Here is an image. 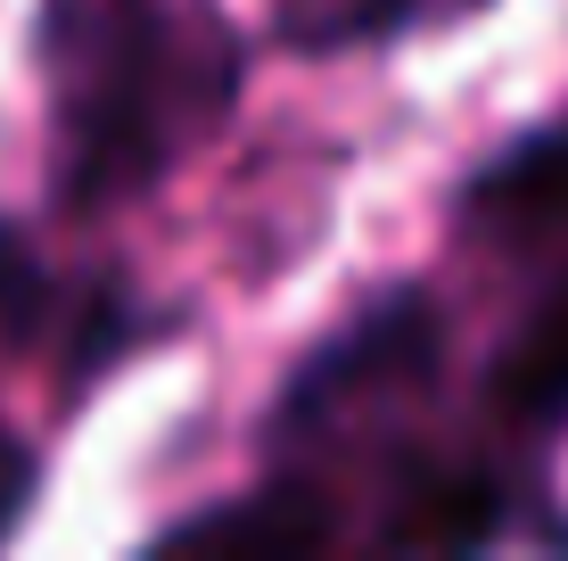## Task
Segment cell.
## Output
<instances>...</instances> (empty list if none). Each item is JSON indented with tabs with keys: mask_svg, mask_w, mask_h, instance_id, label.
Wrapping results in <instances>:
<instances>
[{
	"mask_svg": "<svg viewBox=\"0 0 568 561\" xmlns=\"http://www.w3.org/2000/svg\"><path fill=\"white\" fill-rule=\"evenodd\" d=\"M247 83V33L223 0H33L42 166L67 216L165 190Z\"/></svg>",
	"mask_w": 568,
	"mask_h": 561,
	"instance_id": "6da1fadb",
	"label": "cell"
},
{
	"mask_svg": "<svg viewBox=\"0 0 568 561\" xmlns=\"http://www.w3.org/2000/svg\"><path fill=\"white\" fill-rule=\"evenodd\" d=\"M478 9H495V0H264V26L272 42L305 58H346V50H387V42L469 26Z\"/></svg>",
	"mask_w": 568,
	"mask_h": 561,
	"instance_id": "7a4b0ae2",
	"label": "cell"
},
{
	"mask_svg": "<svg viewBox=\"0 0 568 561\" xmlns=\"http://www.w3.org/2000/svg\"><path fill=\"white\" fill-rule=\"evenodd\" d=\"M495 207L511 231H544V240L568 231V124L544 132L527 158H511V173L495 182Z\"/></svg>",
	"mask_w": 568,
	"mask_h": 561,
	"instance_id": "3957f363",
	"label": "cell"
},
{
	"mask_svg": "<svg viewBox=\"0 0 568 561\" xmlns=\"http://www.w3.org/2000/svg\"><path fill=\"white\" fill-rule=\"evenodd\" d=\"M26 495H33V454L9 438V421H0V529H9L17 512H26Z\"/></svg>",
	"mask_w": 568,
	"mask_h": 561,
	"instance_id": "277c9868",
	"label": "cell"
}]
</instances>
